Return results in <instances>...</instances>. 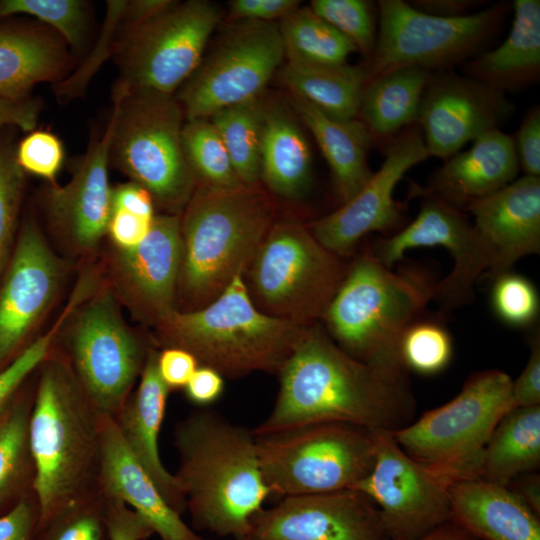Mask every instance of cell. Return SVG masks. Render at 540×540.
I'll return each instance as SVG.
<instances>
[{"label": "cell", "instance_id": "21", "mask_svg": "<svg viewBox=\"0 0 540 540\" xmlns=\"http://www.w3.org/2000/svg\"><path fill=\"white\" fill-rule=\"evenodd\" d=\"M38 225L26 220L0 286V364L35 329L56 300L66 274Z\"/></svg>", "mask_w": 540, "mask_h": 540}, {"label": "cell", "instance_id": "37", "mask_svg": "<svg viewBox=\"0 0 540 540\" xmlns=\"http://www.w3.org/2000/svg\"><path fill=\"white\" fill-rule=\"evenodd\" d=\"M182 143L197 183L218 189L244 185L209 119L188 120L182 129Z\"/></svg>", "mask_w": 540, "mask_h": 540}, {"label": "cell", "instance_id": "41", "mask_svg": "<svg viewBox=\"0 0 540 540\" xmlns=\"http://www.w3.org/2000/svg\"><path fill=\"white\" fill-rule=\"evenodd\" d=\"M310 9L345 38L367 59L372 55L378 15L374 5L365 0H312ZM377 7V6H376Z\"/></svg>", "mask_w": 540, "mask_h": 540}, {"label": "cell", "instance_id": "13", "mask_svg": "<svg viewBox=\"0 0 540 540\" xmlns=\"http://www.w3.org/2000/svg\"><path fill=\"white\" fill-rule=\"evenodd\" d=\"M107 284L71 315L66 333L69 365L98 413L116 416L140 377L151 349L125 322Z\"/></svg>", "mask_w": 540, "mask_h": 540}, {"label": "cell", "instance_id": "2", "mask_svg": "<svg viewBox=\"0 0 540 540\" xmlns=\"http://www.w3.org/2000/svg\"><path fill=\"white\" fill-rule=\"evenodd\" d=\"M174 474L196 529L236 540L271 495L264 483L253 431L212 411L191 413L174 431Z\"/></svg>", "mask_w": 540, "mask_h": 540}, {"label": "cell", "instance_id": "60", "mask_svg": "<svg viewBox=\"0 0 540 540\" xmlns=\"http://www.w3.org/2000/svg\"><path fill=\"white\" fill-rule=\"evenodd\" d=\"M417 540H477L466 530L449 521Z\"/></svg>", "mask_w": 540, "mask_h": 540}, {"label": "cell", "instance_id": "5", "mask_svg": "<svg viewBox=\"0 0 540 540\" xmlns=\"http://www.w3.org/2000/svg\"><path fill=\"white\" fill-rule=\"evenodd\" d=\"M435 285L423 269L393 271L366 246L347 266L323 315L324 328L351 357L406 370L398 355L400 339L433 301Z\"/></svg>", "mask_w": 540, "mask_h": 540}, {"label": "cell", "instance_id": "56", "mask_svg": "<svg viewBox=\"0 0 540 540\" xmlns=\"http://www.w3.org/2000/svg\"><path fill=\"white\" fill-rule=\"evenodd\" d=\"M33 522L31 505L19 501L9 512L0 516V540H28Z\"/></svg>", "mask_w": 540, "mask_h": 540}, {"label": "cell", "instance_id": "57", "mask_svg": "<svg viewBox=\"0 0 540 540\" xmlns=\"http://www.w3.org/2000/svg\"><path fill=\"white\" fill-rule=\"evenodd\" d=\"M101 525L96 515L82 511L73 515L53 540H100Z\"/></svg>", "mask_w": 540, "mask_h": 540}, {"label": "cell", "instance_id": "1", "mask_svg": "<svg viewBox=\"0 0 540 540\" xmlns=\"http://www.w3.org/2000/svg\"><path fill=\"white\" fill-rule=\"evenodd\" d=\"M278 375L275 404L254 435L320 422L395 431L415 411L407 371L351 357L319 323L306 329Z\"/></svg>", "mask_w": 540, "mask_h": 540}, {"label": "cell", "instance_id": "12", "mask_svg": "<svg viewBox=\"0 0 540 540\" xmlns=\"http://www.w3.org/2000/svg\"><path fill=\"white\" fill-rule=\"evenodd\" d=\"M220 19L215 3L188 0L136 24L122 23L113 52L119 69L113 92L173 95L199 66Z\"/></svg>", "mask_w": 540, "mask_h": 540}, {"label": "cell", "instance_id": "59", "mask_svg": "<svg viewBox=\"0 0 540 540\" xmlns=\"http://www.w3.org/2000/svg\"><path fill=\"white\" fill-rule=\"evenodd\" d=\"M514 484L516 492L538 515H540V478L539 475L530 472L513 479L509 484Z\"/></svg>", "mask_w": 540, "mask_h": 540}, {"label": "cell", "instance_id": "39", "mask_svg": "<svg viewBox=\"0 0 540 540\" xmlns=\"http://www.w3.org/2000/svg\"><path fill=\"white\" fill-rule=\"evenodd\" d=\"M87 296V289L78 284L67 306L49 330L31 342L0 372V423L12 407L19 388L52 353V347L62 328Z\"/></svg>", "mask_w": 540, "mask_h": 540}, {"label": "cell", "instance_id": "19", "mask_svg": "<svg viewBox=\"0 0 540 540\" xmlns=\"http://www.w3.org/2000/svg\"><path fill=\"white\" fill-rule=\"evenodd\" d=\"M514 113L505 93L444 70L429 74L417 124L429 155L447 160L468 142L499 129Z\"/></svg>", "mask_w": 540, "mask_h": 540}, {"label": "cell", "instance_id": "48", "mask_svg": "<svg viewBox=\"0 0 540 540\" xmlns=\"http://www.w3.org/2000/svg\"><path fill=\"white\" fill-rule=\"evenodd\" d=\"M106 526L109 540H147L154 534L139 513L114 499H107Z\"/></svg>", "mask_w": 540, "mask_h": 540}, {"label": "cell", "instance_id": "16", "mask_svg": "<svg viewBox=\"0 0 540 540\" xmlns=\"http://www.w3.org/2000/svg\"><path fill=\"white\" fill-rule=\"evenodd\" d=\"M422 197L416 218L389 237L378 239L371 249L380 262L391 268L407 250L441 246L449 251L454 265L436 282L433 301L451 310L473 300L474 285L489 267L484 245L464 212L427 194Z\"/></svg>", "mask_w": 540, "mask_h": 540}, {"label": "cell", "instance_id": "50", "mask_svg": "<svg viewBox=\"0 0 540 540\" xmlns=\"http://www.w3.org/2000/svg\"><path fill=\"white\" fill-rule=\"evenodd\" d=\"M154 218L144 217L124 210H111L107 234L115 248L131 249L148 235Z\"/></svg>", "mask_w": 540, "mask_h": 540}, {"label": "cell", "instance_id": "26", "mask_svg": "<svg viewBox=\"0 0 540 540\" xmlns=\"http://www.w3.org/2000/svg\"><path fill=\"white\" fill-rule=\"evenodd\" d=\"M156 350L147 356L137 389L115 416L127 446L152 478L166 502L178 513L186 510L184 496L174 474L159 453V433L165 416L169 387L160 377Z\"/></svg>", "mask_w": 540, "mask_h": 540}, {"label": "cell", "instance_id": "15", "mask_svg": "<svg viewBox=\"0 0 540 540\" xmlns=\"http://www.w3.org/2000/svg\"><path fill=\"white\" fill-rule=\"evenodd\" d=\"M407 455L392 431L376 430L370 473L354 488L377 506L390 540H417L451 521V484Z\"/></svg>", "mask_w": 540, "mask_h": 540}, {"label": "cell", "instance_id": "53", "mask_svg": "<svg viewBox=\"0 0 540 540\" xmlns=\"http://www.w3.org/2000/svg\"><path fill=\"white\" fill-rule=\"evenodd\" d=\"M41 111V103L34 98L11 99L0 96V129L17 126L31 132L35 130Z\"/></svg>", "mask_w": 540, "mask_h": 540}, {"label": "cell", "instance_id": "31", "mask_svg": "<svg viewBox=\"0 0 540 540\" xmlns=\"http://www.w3.org/2000/svg\"><path fill=\"white\" fill-rule=\"evenodd\" d=\"M311 168V150L298 122L279 103L264 102L260 180L275 195L294 200L307 191Z\"/></svg>", "mask_w": 540, "mask_h": 540}, {"label": "cell", "instance_id": "61", "mask_svg": "<svg viewBox=\"0 0 540 540\" xmlns=\"http://www.w3.org/2000/svg\"><path fill=\"white\" fill-rule=\"evenodd\" d=\"M238 540H255V539H253V538H251V537H244V538H240V539H238Z\"/></svg>", "mask_w": 540, "mask_h": 540}, {"label": "cell", "instance_id": "43", "mask_svg": "<svg viewBox=\"0 0 540 540\" xmlns=\"http://www.w3.org/2000/svg\"><path fill=\"white\" fill-rule=\"evenodd\" d=\"M25 405L13 404L0 423V502L16 488L26 466L29 452L28 423Z\"/></svg>", "mask_w": 540, "mask_h": 540}, {"label": "cell", "instance_id": "30", "mask_svg": "<svg viewBox=\"0 0 540 540\" xmlns=\"http://www.w3.org/2000/svg\"><path fill=\"white\" fill-rule=\"evenodd\" d=\"M289 102L326 159L342 204L348 202L373 174L368 163L369 132L359 119H335L294 94Z\"/></svg>", "mask_w": 540, "mask_h": 540}, {"label": "cell", "instance_id": "3", "mask_svg": "<svg viewBox=\"0 0 540 540\" xmlns=\"http://www.w3.org/2000/svg\"><path fill=\"white\" fill-rule=\"evenodd\" d=\"M274 218V205L258 185L218 189L197 183L180 215L181 311L206 306L235 276H244Z\"/></svg>", "mask_w": 540, "mask_h": 540}, {"label": "cell", "instance_id": "11", "mask_svg": "<svg viewBox=\"0 0 540 540\" xmlns=\"http://www.w3.org/2000/svg\"><path fill=\"white\" fill-rule=\"evenodd\" d=\"M377 37L363 67L366 84L397 68L417 66L429 72L452 70L481 54L507 14L495 3L468 16L443 18L421 12L402 0H380Z\"/></svg>", "mask_w": 540, "mask_h": 540}, {"label": "cell", "instance_id": "54", "mask_svg": "<svg viewBox=\"0 0 540 540\" xmlns=\"http://www.w3.org/2000/svg\"><path fill=\"white\" fill-rule=\"evenodd\" d=\"M154 207L151 194L135 182L130 181L112 188L111 210H124L154 218Z\"/></svg>", "mask_w": 540, "mask_h": 540}, {"label": "cell", "instance_id": "6", "mask_svg": "<svg viewBox=\"0 0 540 540\" xmlns=\"http://www.w3.org/2000/svg\"><path fill=\"white\" fill-rule=\"evenodd\" d=\"M308 327L260 311L239 274L206 306L173 311L155 333L163 348L186 350L199 366L240 378L259 371L278 375Z\"/></svg>", "mask_w": 540, "mask_h": 540}, {"label": "cell", "instance_id": "10", "mask_svg": "<svg viewBox=\"0 0 540 540\" xmlns=\"http://www.w3.org/2000/svg\"><path fill=\"white\" fill-rule=\"evenodd\" d=\"M270 494L281 497L354 489L371 471L376 430L320 422L255 435Z\"/></svg>", "mask_w": 540, "mask_h": 540}, {"label": "cell", "instance_id": "36", "mask_svg": "<svg viewBox=\"0 0 540 540\" xmlns=\"http://www.w3.org/2000/svg\"><path fill=\"white\" fill-rule=\"evenodd\" d=\"M264 115L261 97L224 108L209 120L217 130L240 181L247 186L260 181V145Z\"/></svg>", "mask_w": 540, "mask_h": 540}, {"label": "cell", "instance_id": "22", "mask_svg": "<svg viewBox=\"0 0 540 540\" xmlns=\"http://www.w3.org/2000/svg\"><path fill=\"white\" fill-rule=\"evenodd\" d=\"M111 136L110 118L105 130L92 136L68 183L50 184L46 191L48 223L76 255L92 253L107 234L112 198L108 173Z\"/></svg>", "mask_w": 540, "mask_h": 540}, {"label": "cell", "instance_id": "17", "mask_svg": "<svg viewBox=\"0 0 540 540\" xmlns=\"http://www.w3.org/2000/svg\"><path fill=\"white\" fill-rule=\"evenodd\" d=\"M430 157L422 131L412 125L385 145V159L362 189L332 213L308 224L314 237L339 257L349 256L372 232L387 233L402 214L394 191L405 173Z\"/></svg>", "mask_w": 540, "mask_h": 540}, {"label": "cell", "instance_id": "4", "mask_svg": "<svg viewBox=\"0 0 540 540\" xmlns=\"http://www.w3.org/2000/svg\"><path fill=\"white\" fill-rule=\"evenodd\" d=\"M51 354L40 366L28 423L33 489L42 521L78 502L100 456L98 412L69 362Z\"/></svg>", "mask_w": 540, "mask_h": 540}, {"label": "cell", "instance_id": "44", "mask_svg": "<svg viewBox=\"0 0 540 540\" xmlns=\"http://www.w3.org/2000/svg\"><path fill=\"white\" fill-rule=\"evenodd\" d=\"M106 7L101 36L94 47L93 53L73 74L55 84L54 91L60 102H68L80 96L105 58L111 54L113 55L115 42L123 23L127 1H108Z\"/></svg>", "mask_w": 540, "mask_h": 540}, {"label": "cell", "instance_id": "38", "mask_svg": "<svg viewBox=\"0 0 540 540\" xmlns=\"http://www.w3.org/2000/svg\"><path fill=\"white\" fill-rule=\"evenodd\" d=\"M398 355L408 372L424 376L439 374L452 360L451 335L439 321L422 316L403 333Z\"/></svg>", "mask_w": 540, "mask_h": 540}, {"label": "cell", "instance_id": "47", "mask_svg": "<svg viewBox=\"0 0 540 540\" xmlns=\"http://www.w3.org/2000/svg\"><path fill=\"white\" fill-rule=\"evenodd\" d=\"M519 168L524 175L540 177V108L534 106L513 137Z\"/></svg>", "mask_w": 540, "mask_h": 540}, {"label": "cell", "instance_id": "9", "mask_svg": "<svg viewBox=\"0 0 540 540\" xmlns=\"http://www.w3.org/2000/svg\"><path fill=\"white\" fill-rule=\"evenodd\" d=\"M346 269L308 225L287 220L274 222L244 276L260 311L307 327L322 320Z\"/></svg>", "mask_w": 540, "mask_h": 540}, {"label": "cell", "instance_id": "7", "mask_svg": "<svg viewBox=\"0 0 540 540\" xmlns=\"http://www.w3.org/2000/svg\"><path fill=\"white\" fill-rule=\"evenodd\" d=\"M110 164L145 188L167 214L181 215L197 179L187 161L184 112L173 95L113 92Z\"/></svg>", "mask_w": 540, "mask_h": 540}, {"label": "cell", "instance_id": "58", "mask_svg": "<svg viewBox=\"0 0 540 540\" xmlns=\"http://www.w3.org/2000/svg\"><path fill=\"white\" fill-rule=\"evenodd\" d=\"M481 1L474 0H415L409 2L415 9L443 18L468 16L481 6Z\"/></svg>", "mask_w": 540, "mask_h": 540}, {"label": "cell", "instance_id": "34", "mask_svg": "<svg viewBox=\"0 0 540 540\" xmlns=\"http://www.w3.org/2000/svg\"><path fill=\"white\" fill-rule=\"evenodd\" d=\"M540 465V405L515 407L493 430L483 454L481 478L504 486Z\"/></svg>", "mask_w": 540, "mask_h": 540}, {"label": "cell", "instance_id": "42", "mask_svg": "<svg viewBox=\"0 0 540 540\" xmlns=\"http://www.w3.org/2000/svg\"><path fill=\"white\" fill-rule=\"evenodd\" d=\"M490 304L495 316L514 328H528L539 317L540 297L536 286L512 270L493 279Z\"/></svg>", "mask_w": 540, "mask_h": 540}, {"label": "cell", "instance_id": "32", "mask_svg": "<svg viewBox=\"0 0 540 540\" xmlns=\"http://www.w3.org/2000/svg\"><path fill=\"white\" fill-rule=\"evenodd\" d=\"M430 73L417 66H405L365 85L357 119L366 127L372 141L386 145L401 131L417 124Z\"/></svg>", "mask_w": 540, "mask_h": 540}, {"label": "cell", "instance_id": "35", "mask_svg": "<svg viewBox=\"0 0 540 540\" xmlns=\"http://www.w3.org/2000/svg\"><path fill=\"white\" fill-rule=\"evenodd\" d=\"M278 26L287 62L344 64L356 52L347 38L309 6H299L282 18Z\"/></svg>", "mask_w": 540, "mask_h": 540}, {"label": "cell", "instance_id": "40", "mask_svg": "<svg viewBox=\"0 0 540 540\" xmlns=\"http://www.w3.org/2000/svg\"><path fill=\"white\" fill-rule=\"evenodd\" d=\"M26 14L54 30L74 51L82 49L89 25V6L81 0H1L0 17Z\"/></svg>", "mask_w": 540, "mask_h": 540}, {"label": "cell", "instance_id": "20", "mask_svg": "<svg viewBox=\"0 0 540 540\" xmlns=\"http://www.w3.org/2000/svg\"><path fill=\"white\" fill-rule=\"evenodd\" d=\"M255 540H390L377 506L355 489L283 497L251 520Z\"/></svg>", "mask_w": 540, "mask_h": 540}, {"label": "cell", "instance_id": "18", "mask_svg": "<svg viewBox=\"0 0 540 540\" xmlns=\"http://www.w3.org/2000/svg\"><path fill=\"white\" fill-rule=\"evenodd\" d=\"M180 265V215H155L139 245L114 247L108 261V285L135 319L156 328L177 310Z\"/></svg>", "mask_w": 540, "mask_h": 540}, {"label": "cell", "instance_id": "8", "mask_svg": "<svg viewBox=\"0 0 540 540\" xmlns=\"http://www.w3.org/2000/svg\"><path fill=\"white\" fill-rule=\"evenodd\" d=\"M512 381L500 370L477 372L452 400L392 435L407 455L453 482L480 477L488 440L513 409Z\"/></svg>", "mask_w": 540, "mask_h": 540}, {"label": "cell", "instance_id": "28", "mask_svg": "<svg viewBox=\"0 0 540 540\" xmlns=\"http://www.w3.org/2000/svg\"><path fill=\"white\" fill-rule=\"evenodd\" d=\"M65 45L46 25L0 28V96L25 98L36 84L66 78L71 57Z\"/></svg>", "mask_w": 540, "mask_h": 540}, {"label": "cell", "instance_id": "51", "mask_svg": "<svg viewBox=\"0 0 540 540\" xmlns=\"http://www.w3.org/2000/svg\"><path fill=\"white\" fill-rule=\"evenodd\" d=\"M299 6L297 0H233L229 13L236 20L276 22Z\"/></svg>", "mask_w": 540, "mask_h": 540}, {"label": "cell", "instance_id": "14", "mask_svg": "<svg viewBox=\"0 0 540 540\" xmlns=\"http://www.w3.org/2000/svg\"><path fill=\"white\" fill-rule=\"evenodd\" d=\"M285 58L277 22L238 20L179 88L176 100L188 120L261 97Z\"/></svg>", "mask_w": 540, "mask_h": 540}, {"label": "cell", "instance_id": "33", "mask_svg": "<svg viewBox=\"0 0 540 540\" xmlns=\"http://www.w3.org/2000/svg\"><path fill=\"white\" fill-rule=\"evenodd\" d=\"M279 79L294 94L330 117L358 118L366 74L361 65L287 62Z\"/></svg>", "mask_w": 540, "mask_h": 540}, {"label": "cell", "instance_id": "52", "mask_svg": "<svg viewBox=\"0 0 540 540\" xmlns=\"http://www.w3.org/2000/svg\"><path fill=\"white\" fill-rule=\"evenodd\" d=\"M157 366L160 377L171 390L184 388L199 364L186 350L164 348L158 353Z\"/></svg>", "mask_w": 540, "mask_h": 540}, {"label": "cell", "instance_id": "27", "mask_svg": "<svg viewBox=\"0 0 540 540\" xmlns=\"http://www.w3.org/2000/svg\"><path fill=\"white\" fill-rule=\"evenodd\" d=\"M449 495L451 521L477 540H540V515L509 486L472 477Z\"/></svg>", "mask_w": 540, "mask_h": 540}, {"label": "cell", "instance_id": "24", "mask_svg": "<svg viewBox=\"0 0 540 540\" xmlns=\"http://www.w3.org/2000/svg\"><path fill=\"white\" fill-rule=\"evenodd\" d=\"M98 476L107 499L139 513L161 540H208L199 536L164 499L156 484L127 446L114 416L98 413Z\"/></svg>", "mask_w": 540, "mask_h": 540}, {"label": "cell", "instance_id": "46", "mask_svg": "<svg viewBox=\"0 0 540 540\" xmlns=\"http://www.w3.org/2000/svg\"><path fill=\"white\" fill-rule=\"evenodd\" d=\"M15 159L24 172L54 184L63 164L64 148L52 132L33 130L19 143Z\"/></svg>", "mask_w": 540, "mask_h": 540}, {"label": "cell", "instance_id": "23", "mask_svg": "<svg viewBox=\"0 0 540 540\" xmlns=\"http://www.w3.org/2000/svg\"><path fill=\"white\" fill-rule=\"evenodd\" d=\"M484 245L491 279L540 252V177L524 175L467 209Z\"/></svg>", "mask_w": 540, "mask_h": 540}, {"label": "cell", "instance_id": "29", "mask_svg": "<svg viewBox=\"0 0 540 540\" xmlns=\"http://www.w3.org/2000/svg\"><path fill=\"white\" fill-rule=\"evenodd\" d=\"M504 42L463 64V74L506 94L540 78V1L515 0Z\"/></svg>", "mask_w": 540, "mask_h": 540}, {"label": "cell", "instance_id": "25", "mask_svg": "<svg viewBox=\"0 0 540 540\" xmlns=\"http://www.w3.org/2000/svg\"><path fill=\"white\" fill-rule=\"evenodd\" d=\"M472 146L445 160L416 195L434 196L464 212L514 181L519 164L513 136L495 129L474 139Z\"/></svg>", "mask_w": 540, "mask_h": 540}, {"label": "cell", "instance_id": "55", "mask_svg": "<svg viewBox=\"0 0 540 540\" xmlns=\"http://www.w3.org/2000/svg\"><path fill=\"white\" fill-rule=\"evenodd\" d=\"M187 398L198 405L215 402L223 393L224 379L216 370L199 366L184 387Z\"/></svg>", "mask_w": 540, "mask_h": 540}, {"label": "cell", "instance_id": "49", "mask_svg": "<svg viewBox=\"0 0 540 540\" xmlns=\"http://www.w3.org/2000/svg\"><path fill=\"white\" fill-rule=\"evenodd\" d=\"M527 363L512 381L513 408L540 405V334L534 331L530 338Z\"/></svg>", "mask_w": 540, "mask_h": 540}, {"label": "cell", "instance_id": "45", "mask_svg": "<svg viewBox=\"0 0 540 540\" xmlns=\"http://www.w3.org/2000/svg\"><path fill=\"white\" fill-rule=\"evenodd\" d=\"M25 185V172L15 154L0 145V276L16 229Z\"/></svg>", "mask_w": 540, "mask_h": 540}]
</instances>
